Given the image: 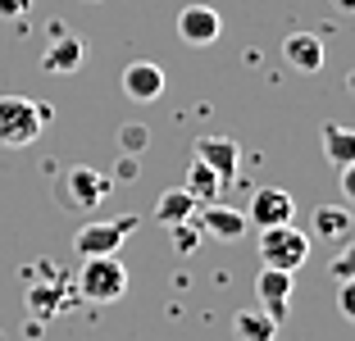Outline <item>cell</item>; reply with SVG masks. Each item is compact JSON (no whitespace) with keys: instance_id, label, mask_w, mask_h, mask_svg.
<instances>
[{"instance_id":"cell-5","label":"cell","mask_w":355,"mask_h":341,"mask_svg":"<svg viewBox=\"0 0 355 341\" xmlns=\"http://www.w3.org/2000/svg\"><path fill=\"white\" fill-rule=\"evenodd\" d=\"M137 232V214H119V218H96V223H83L73 237V250L83 259H96V255H119L123 241Z\"/></svg>"},{"instance_id":"cell-22","label":"cell","mask_w":355,"mask_h":341,"mask_svg":"<svg viewBox=\"0 0 355 341\" xmlns=\"http://www.w3.org/2000/svg\"><path fill=\"white\" fill-rule=\"evenodd\" d=\"M333 278L337 282H351L355 278V250L342 241V250H337V259H333Z\"/></svg>"},{"instance_id":"cell-14","label":"cell","mask_w":355,"mask_h":341,"mask_svg":"<svg viewBox=\"0 0 355 341\" xmlns=\"http://www.w3.org/2000/svg\"><path fill=\"white\" fill-rule=\"evenodd\" d=\"M83 42L78 37H60V42H51V51L42 55V69L51 73V78H60V73H78L83 69Z\"/></svg>"},{"instance_id":"cell-11","label":"cell","mask_w":355,"mask_h":341,"mask_svg":"<svg viewBox=\"0 0 355 341\" xmlns=\"http://www.w3.org/2000/svg\"><path fill=\"white\" fill-rule=\"evenodd\" d=\"M351 227H355V218H351V209L346 205H319V209H310V232L305 237H319L324 246H342V241H351Z\"/></svg>"},{"instance_id":"cell-6","label":"cell","mask_w":355,"mask_h":341,"mask_svg":"<svg viewBox=\"0 0 355 341\" xmlns=\"http://www.w3.org/2000/svg\"><path fill=\"white\" fill-rule=\"evenodd\" d=\"M246 214V223L251 227H282V223H292L296 214V200L282 191V186H255V196H251V209H241Z\"/></svg>"},{"instance_id":"cell-7","label":"cell","mask_w":355,"mask_h":341,"mask_svg":"<svg viewBox=\"0 0 355 341\" xmlns=\"http://www.w3.org/2000/svg\"><path fill=\"white\" fill-rule=\"evenodd\" d=\"M178 37H182L187 46H214L223 37L219 10H209V5H187V10H178Z\"/></svg>"},{"instance_id":"cell-12","label":"cell","mask_w":355,"mask_h":341,"mask_svg":"<svg viewBox=\"0 0 355 341\" xmlns=\"http://www.w3.org/2000/svg\"><path fill=\"white\" fill-rule=\"evenodd\" d=\"M282 60L292 64L296 73H324V37L314 32H292L282 42Z\"/></svg>"},{"instance_id":"cell-26","label":"cell","mask_w":355,"mask_h":341,"mask_svg":"<svg viewBox=\"0 0 355 341\" xmlns=\"http://www.w3.org/2000/svg\"><path fill=\"white\" fill-rule=\"evenodd\" d=\"M337 173H342V191H346V196H355V164L337 168Z\"/></svg>"},{"instance_id":"cell-17","label":"cell","mask_w":355,"mask_h":341,"mask_svg":"<svg viewBox=\"0 0 355 341\" xmlns=\"http://www.w3.org/2000/svg\"><path fill=\"white\" fill-rule=\"evenodd\" d=\"M196 214V200L182 191V186H168L164 196L155 200V223L159 227H173V223H187V218Z\"/></svg>"},{"instance_id":"cell-20","label":"cell","mask_w":355,"mask_h":341,"mask_svg":"<svg viewBox=\"0 0 355 341\" xmlns=\"http://www.w3.org/2000/svg\"><path fill=\"white\" fill-rule=\"evenodd\" d=\"M168 237H173V250H178V255H191V250L200 246V237H205V232H200L196 218H187V223H173V227H168Z\"/></svg>"},{"instance_id":"cell-15","label":"cell","mask_w":355,"mask_h":341,"mask_svg":"<svg viewBox=\"0 0 355 341\" xmlns=\"http://www.w3.org/2000/svg\"><path fill=\"white\" fill-rule=\"evenodd\" d=\"M182 191H187L196 205H209V200H219V191H223V182H219V173L209 164H200L196 155H191V164H187V182H182Z\"/></svg>"},{"instance_id":"cell-9","label":"cell","mask_w":355,"mask_h":341,"mask_svg":"<svg viewBox=\"0 0 355 341\" xmlns=\"http://www.w3.org/2000/svg\"><path fill=\"white\" fill-rule=\"evenodd\" d=\"M196 159H200V164H209L214 173H219V182L228 186L232 177H237L241 146L232 141V137H196Z\"/></svg>"},{"instance_id":"cell-13","label":"cell","mask_w":355,"mask_h":341,"mask_svg":"<svg viewBox=\"0 0 355 341\" xmlns=\"http://www.w3.org/2000/svg\"><path fill=\"white\" fill-rule=\"evenodd\" d=\"M28 310H32V319H51L55 310L64 305V278L46 264V282H28Z\"/></svg>"},{"instance_id":"cell-18","label":"cell","mask_w":355,"mask_h":341,"mask_svg":"<svg viewBox=\"0 0 355 341\" xmlns=\"http://www.w3.org/2000/svg\"><path fill=\"white\" fill-rule=\"evenodd\" d=\"M296 273H282V269H260L255 278V296L260 305H292V287H296Z\"/></svg>"},{"instance_id":"cell-19","label":"cell","mask_w":355,"mask_h":341,"mask_svg":"<svg viewBox=\"0 0 355 341\" xmlns=\"http://www.w3.org/2000/svg\"><path fill=\"white\" fill-rule=\"evenodd\" d=\"M324 155L333 159V168L355 164V132H351V128H342V123L324 128Z\"/></svg>"},{"instance_id":"cell-3","label":"cell","mask_w":355,"mask_h":341,"mask_svg":"<svg viewBox=\"0 0 355 341\" xmlns=\"http://www.w3.org/2000/svg\"><path fill=\"white\" fill-rule=\"evenodd\" d=\"M128 291V269L119 255H96L83 259V273H78V296L92 300V305H114Z\"/></svg>"},{"instance_id":"cell-4","label":"cell","mask_w":355,"mask_h":341,"mask_svg":"<svg viewBox=\"0 0 355 341\" xmlns=\"http://www.w3.org/2000/svg\"><path fill=\"white\" fill-rule=\"evenodd\" d=\"M310 259V237L301 227L282 223V227H264L260 232V264L264 269H282V273H296Z\"/></svg>"},{"instance_id":"cell-21","label":"cell","mask_w":355,"mask_h":341,"mask_svg":"<svg viewBox=\"0 0 355 341\" xmlns=\"http://www.w3.org/2000/svg\"><path fill=\"white\" fill-rule=\"evenodd\" d=\"M146 146H150V132H146L141 123H128V128H119V150H123V155H141Z\"/></svg>"},{"instance_id":"cell-2","label":"cell","mask_w":355,"mask_h":341,"mask_svg":"<svg viewBox=\"0 0 355 341\" xmlns=\"http://www.w3.org/2000/svg\"><path fill=\"white\" fill-rule=\"evenodd\" d=\"M114 191V182L92 164H69L60 177H55V200L73 214H87V209H101L105 196Z\"/></svg>"},{"instance_id":"cell-27","label":"cell","mask_w":355,"mask_h":341,"mask_svg":"<svg viewBox=\"0 0 355 341\" xmlns=\"http://www.w3.org/2000/svg\"><path fill=\"white\" fill-rule=\"evenodd\" d=\"M42 332H46V319H23V337H32V341H37V337H42Z\"/></svg>"},{"instance_id":"cell-23","label":"cell","mask_w":355,"mask_h":341,"mask_svg":"<svg viewBox=\"0 0 355 341\" xmlns=\"http://www.w3.org/2000/svg\"><path fill=\"white\" fill-rule=\"evenodd\" d=\"M337 310H342L346 323H355V278L351 282H337Z\"/></svg>"},{"instance_id":"cell-24","label":"cell","mask_w":355,"mask_h":341,"mask_svg":"<svg viewBox=\"0 0 355 341\" xmlns=\"http://www.w3.org/2000/svg\"><path fill=\"white\" fill-rule=\"evenodd\" d=\"M137 177H141V164H137V155H123L114 164V177H110V182H137Z\"/></svg>"},{"instance_id":"cell-8","label":"cell","mask_w":355,"mask_h":341,"mask_svg":"<svg viewBox=\"0 0 355 341\" xmlns=\"http://www.w3.org/2000/svg\"><path fill=\"white\" fill-rule=\"evenodd\" d=\"M123 96L137 105H155L164 96V69L155 60H132L123 69Z\"/></svg>"},{"instance_id":"cell-16","label":"cell","mask_w":355,"mask_h":341,"mask_svg":"<svg viewBox=\"0 0 355 341\" xmlns=\"http://www.w3.org/2000/svg\"><path fill=\"white\" fill-rule=\"evenodd\" d=\"M232 337L237 341H273L278 337V323L255 305V310H237L232 314Z\"/></svg>"},{"instance_id":"cell-1","label":"cell","mask_w":355,"mask_h":341,"mask_svg":"<svg viewBox=\"0 0 355 341\" xmlns=\"http://www.w3.org/2000/svg\"><path fill=\"white\" fill-rule=\"evenodd\" d=\"M51 123V110L28 96H0V146L5 150H28L42 128Z\"/></svg>"},{"instance_id":"cell-10","label":"cell","mask_w":355,"mask_h":341,"mask_svg":"<svg viewBox=\"0 0 355 341\" xmlns=\"http://www.w3.org/2000/svg\"><path fill=\"white\" fill-rule=\"evenodd\" d=\"M200 223V232H209V237L219 241H237L241 232H246V214L232 205H223V200H209V205H196V214H191Z\"/></svg>"},{"instance_id":"cell-25","label":"cell","mask_w":355,"mask_h":341,"mask_svg":"<svg viewBox=\"0 0 355 341\" xmlns=\"http://www.w3.org/2000/svg\"><path fill=\"white\" fill-rule=\"evenodd\" d=\"M28 10H32V0H0V19H10V23L28 19Z\"/></svg>"},{"instance_id":"cell-28","label":"cell","mask_w":355,"mask_h":341,"mask_svg":"<svg viewBox=\"0 0 355 341\" xmlns=\"http://www.w3.org/2000/svg\"><path fill=\"white\" fill-rule=\"evenodd\" d=\"M333 5L337 10H355V0H333Z\"/></svg>"}]
</instances>
